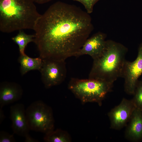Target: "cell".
Masks as SVG:
<instances>
[{"label":"cell","mask_w":142,"mask_h":142,"mask_svg":"<svg viewBox=\"0 0 142 142\" xmlns=\"http://www.w3.org/2000/svg\"><path fill=\"white\" fill-rule=\"evenodd\" d=\"M2 108L0 107V124L2 123L5 118V116Z\"/></svg>","instance_id":"cell-20"},{"label":"cell","mask_w":142,"mask_h":142,"mask_svg":"<svg viewBox=\"0 0 142 142\" xmlns=\"http://www.w3.org/2000/svg\"><path fill=\"white\" fill-rule=\"evenodd\" d=\"M132 99L136 107L142 111V81H138Z\"/></svg>","instance_id":"cell-16"},{"label":"cell","mask_w":142,"mask_h":142,"mask_svg":"<svg viewBox=\"0 0 142 142\" xmlns=\"http://www.w3.org/2000/svg\"><path fill=\"white\" fill-rule=\"evenodd\" d=\"M30 130L45 134L54 129V120L52 108L41 100L31 103L26 109Z\"/></svg>","instance_id":"cell-5"},{"label":"cell","mask_w":142,"mask_h":142,"mask_svg":"<svg viewBox=\"0 0 142 142\" xmlns=\"http://www.w3.org/2000/svg\"><path fill=\"white\" fill-rule=\"evenodd\" d=\"M16 140L13 135L4 131L0 132V142H15Z\"/></svg>","instance_id":"cell-18"},{"label":"cell","mask_w":142,"mask_h":142,"mask_svg":"<svg viewBox=\"0 0 142 142\" xmlns=\"http://www.w3.org/2000/svg\"><path fill=\"white\" fill-rule=\"evenodd\" d=\"M113 84L99 80L73 78L68 87L82 103L95 102L101 105L106 95L112 90Z\"/></svg>","instance_id":"cell-4"},{"label":"cell","mask_w":142,"mask_h":142,"mask_svg":"<svg viewBox=\"0 0 142 142\" xmlns=\"http://www.w3.org/2000/svg\"><path fill=\"white\" fill-rule=\"evenodd\" d=\"M32 0H0V31L34 30L41 16Z\"/></svg>","instance_id":"cell-2"},{"label":"cell","mask_w":142,"mask_h":142,"mask_svg":"<svg viewBox=\"0 0 142 142\" xmlns=\"http://www.w3.org/2000/svg\"><path fill=\"white\" fill-rule=\"evenodd\" d=\"M25 141L26 142H38L39 141L31 137L29 134L26 135L24 137Z\"/></svg>","instance_id":"cell-19"},{"label":"cell","mask_w":142,"mask_h":142,"mask_svg":"<svg viewBox=\"0 0 142 142\" xmlns=\"http://www.w3.org/2000/svg\"><path fill=\"white\" fill-rule=\"evenodd\" d=\"M39 71L42 81L45 88L59 85L64 81L66 76L65 60L43 59L42 65Z\"/></svg>","instance_id":"cell-6"},{"label":"cell","mask_w":142,"mask_h":142,"mask_svg":"<svg viewBox=\"0 0 142 142\" xmlns=\"http://www.w3.org/2000/svg\"><path fill=\"white\" fill-rule=\"evenodd\" d=\"M136 108L132 99H123L120 103L108 114L111 128L117 130L126 126Z\"/></svg>","instance_id":"cell-8"},{"label":"cell","mask_w":142,"mask_h":142,"mask_svg":"<svg viewBox=\"0 0 142 142\" xmlns=\"http://www.w3.org/2000/svg\"><path fill=\"white\" fill-rule=\"evenodd\" d=\"M23 93L19 84L12 82H2L0 84V107L19 100Z\"/></svg>","instance_id":"cell-11"},{"label":"cell","mask_w":142,"mask_h":142,"mask_svg":"<svg viewBox=\"0 0 142 142\" xmlns=\"http://www.w3.org/2000/svg\"><path fill=\"white\" fill-rule=\"evenodd\" d=\"M128 51L122 44L111 40H106L103 53L93 59L88 78L113 84L121 77Z\"/></svg>","instance_id":"cell-3"},{"label":"cell","mask_w":142,"mask_h":142,"mask_svg":"<svg viewBox=\"0 0 142 142\" xmlns=\"http://www.w3.org/2000/svg\"><path fill=\"white\" fill-rule=\"evenodd\" d=\"M34 2L39 4H43L53 0H32Z\"/></svg>","instance_id":"cell-21"},{"label":"cell","mask_w":142,"mask_h":142,"mask_svg":"<svg viewBox=\"0 0 142 142\" xmlns=\"http://www.w3.org/2000/svg\"><path fill=\"white\" fill-rule=\"evenodd\" d=\"M79 2L84 6L86 12L88 14L92 13L94 5L100 0H73Z\"/></svg>","instance_id":"cell-17"},{"label":"cell","mask_w":142,"mask_h":142,"mask_svg":"<svg viewBox=\"0 0 142 142\" xmlns=\"http://www.w3.org/2000/svg\"><path fill=\"white\" fill-rule=\"evenodd\" d=\"M106 34L99 32L88 38L75 57L85 55L90 56L94 59L100 56L105 49L106 40Z\"/></svg>","instance_id":"cell-9"},{"label":"cell","mask_w":142,"mask_h":142,"mask_svg":"<svg viewBox=\"0 0 142 142\" xmlns=\"http://www.w3.org/2000/svg\"><path fill=\"white\" fill-rule=\"evenodd\" d=\"M18 61L20 65V72L22 75L31 70L40 71L43 64V59L40 57L32 58L26 54H20Z\"/></svg>","instance_id":"cell-13"},{"label":"cell","mask_w":142,"mask_h":142,"mask_svg":"<svg viewBox=\"0 0 142 142\" xmlns=\"http://www.w3.org/2000/svg\"><path fill=\"white\" fill-rule=\"evenodd\" d=\"M24 105L21 103L15 104L10 108V118L14 133L24 137L30 130L26 115Z\"/></svg>","instance_id":"cell-10"},{"label":"cell","mask_w":142,"mask_h":142,"mask_svg":"<svg viewBox=\"0 0 142 142\" xmlns=\"http://www.w3.org/2000/svg\"><path fill=\"white\" fill-rule=\"evenodd\" d=\"M125 136L132 141L142 139V111L136 108L128 122L125 132Z\"/></svg>","instance_id":"cell-12"},{"label":"cell","mask_w":142,"mask_h":142,"mask_svg":"<svg viewBox=\"0 0 142 142\" xmlns=\"http://www.w3.org/2000/svg\"><path fill=\"white\" fill-rule=\"evenodd\" d=\"M142 75V42L139 45L138 55L132 62L126 60L121 77L124 79V90L129 95H133L138 79Z\"/></svg>","instance_id":"cell-7"},{"label":"cell","mask_w":142,"mask_h":142,"mask_svg":"<svg viewBox=\"0 0 142 142\" xmlns=\"http://www.w3.org/2000/svg\"><path fill=\"white\" fill-rule=\"evenodd\" d=\"M43 140L46 142H70L72 140L69 133L60 129H54L45 134Z\"/></svg>","instance_id":"cell-14"},{"label":"cell","mask_w":142,"mask_h":142,"mask_svg":"<svg viewBox=\"0 0 142 142\" xmlns=\"http://www.w3.org/2000/svg\"><path fill=\"white\" fill-rule=\"evenodd\" d=\"M93 29L89 14L75 5L58 1L38 20L34 42L42 59L65 60L75 56Z\"/></svg>","instance_id":"cell-1"},{"label":"cell","mask_w":142,"mask_h":142,"mask_svg":"<svg viewBox=\"0 0 142 142\" xmlns=\"http://www.w3.org/2000/svg\"><path fill=\"white\" fill-rule=\"evenodd\" d=\"M34 34H28L20 30L18 33L12 38V40L18 46L20 54H24V50L28 44L34 42Z\"/></svg>","instance_id":"cell-15"}]
</instances>
